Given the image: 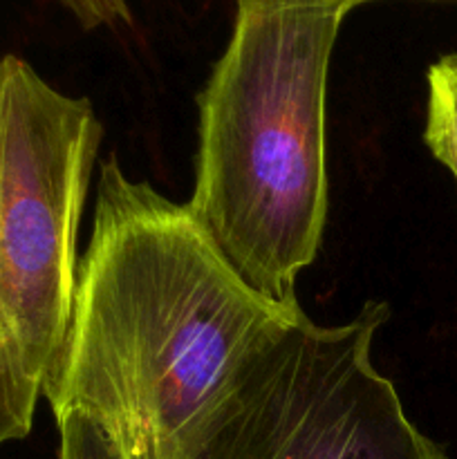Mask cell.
Here are the masks:
<instances>
[{"label": "cell", "mask_w": 457, "mask_h": 459, "mask_svg": "<svg viewBox=\"0 0 457 459\" xmlns=\"http://www.w3.org/2000/svg\"><path fill=\"white\" fill-rule=\"evenodd\" d=\"M388 316L366 303L343 325L303 312L273 330L193 421L179 459H448L372 363Z\"/></svg>", "instance_id": "obj_4"}, {"label": "cell", "mask_w": 457, "mask_h": 459, "mask_svg": "<svg viewBox=\"0 0 457 459\" xmlns=\"http://www.w3.org/2000/svg\"><path fill=\"white\" fill-rule=\"evenodd\" d=\"M428 110L424 142L439 164L457 179V52L428 67Z\"/></svg>", "instance_id": "obj_5"}, {"label": "cell", "mask_w": 457, "mask_h": 459, "mask_svg": "<svg viewBox=\"0 0 457 459\" xmlns=\"http://www.w3.org/2000/svg\"><path fill=\"white\" fill-rule=\"evenodd\" d=\"M83 30L130 25L128 0H58Z\"/></svg>", "instance_id": "obj_7"}, {"label": "cell", "mask_w": 457, "mask_h": 459, "mask_svg": "<svg viewBox=\"0 0 457 459\" xmlns=\"http://www.w3.org/2000/svg\"><path fill=\"white\" fill-rule=\"evenodd\" d=\"M298 314L251 287L186 204L108 157L43 397L56 420L94 417L125 459H179L242 359Z\"/></svg>", "instance_id": "obj_1"}, {"label": "cell", "mask_w": 457, "mask_h": 459, "mask_svg": "<svg viewBox=\"0 0 457 459\" xmlns=\"http://www.w3.org/2000/svg\"><path fill=\"white\" fill-rule=\"evenodd\" d=\"M58 459H125L119 444L94 417L67 412L58 417Z\"/></svg>", "instance_id": "obj_6"}, {"label": "cell", "mask_w": 457, "mask_h": 459, "mask_svg": "<svg viewBox=\"0 0 457 459\" xmlns=\"http://www.w3.org/2000/svg\"><path fill=\"white\" fill-rule=\"evenodd\" d=\"M336 0H236L227 49L197 94L186 202L224 258L273 303L298 307L327 220L325 92Z\"/></svg>", "instance_id": "obj_2"}, {"label": "cell", "mask_w": 457, "mask_h": 459, "mask_svg": "<svg viewBox=\"0 0 457 459\" xmlns=\"http://www.w3.org/2000/svg\"><path fill=\"white\" fill-rule=\"evenodd\" d=\"M103 126L22 58H0V446L31 433L70 325L76 238Z\"/></svg>", "instance_id": "obj_3"}, {"label": "cell", "mask_w": 457, "mask_h": 459, "mask_svg": "<svg viewBox=\"0 0 457 459\" xmlns=\"http://www.w3.org/2000/svg\"><path fill=\"white\" fill-rule=\"evenodd\" d=\"M336 3L341 4V7L345 9V12H352V9H357V7H361V4H366V3H370V0H336Z\"/></svg>", "instance_id": "obj_8"}]
</instances>
